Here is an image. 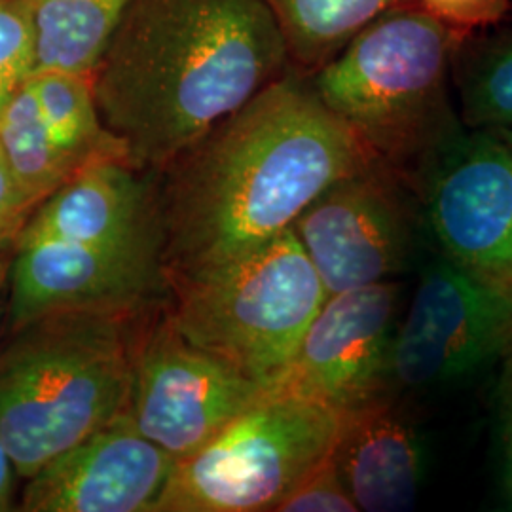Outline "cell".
<instances>
[{
    "label": "cell",
    "mask_w": 512,
    "mask_h": 512,
    "mask_svg": "<svg viewBox=\"0 0 512 512\" xmlns=\"http://www.w3.org/2000/svg\"><path fill=\"white\" fill-rule=\"evenodd\" d=\"M334 456L306 476L275 512H357Z\"/></svg>",
    "instance_id": "22"
},
{
    "label": "cell",
    "mask_w": 512,
    "mask_h": 512,
    "mask_svg": "<svg viewBox=\"0 0 512 512\" xmlns=\"http://www.w3.org/2000/svg\"><path fill=\"white\" fill-rule=\"evenodd\" d=\"M416 4L456 31L494 25L511 8V0H418Z\"/></svg>",
    "instance_id": "24"
},
{
    "label": "cell",
    "mask_w": 512,
    "mask_h": 512,
    "mask_svg": "<svg viewBox=\"0 0 512 512\" xmlns=\"http://www.w3.org/2000/svg\"><path fill=\"white\" fill-rule=\"evenodd\" d=\"M270 393L192 346L169 319L165 300L133 317L129 418L177 461L196 454Z\"/></svg>",
    "instance_id": "7"
},
{
    "label": "cell",
    "mask_w": 512,
    "mask_h": 512,
    "mask_svg": "<svg viewBox=\"0 0 512 512\" xmlns=\"http://www.w3.org/2000/svg\"><path fill=\"white\" fill-rule=\"evenodd\" d=\"M501 370L495 387V433L499 482L505 503L512 509V346L501 357Z\"/></svg>",
    "instance_id": "23"
},
{
    "label": "cell",
    "mask_w": 512,
    "mask_h": 512,
    "mask_svg": "<svg viewBox=\"0 0 512 512\" xmlns=\"http://www.w3.org/2000/svg\"><path fill=\"white\" fill-rule=\"evenodd\" d=\"M291 228L329 296L395 281L427 230L418 186L378 162L330 184Z\"/></svg>",
    "instance_id": "8"
},
{
    "label": "cell",
    "mask_w": 512,
    "mask_h": 512,
    "mask_svg": "<svg viewBox=\"0 0 512 512\" xmlns=\"http://www.w3.org/2000/svg\"><path fill=\"white\" fill-rule=\"evenodd\" d=\"M492 133H495L503 141V145L512 152V128L499 129V131H492Z\"/></svg>",
    "instance_id": "28"
},
{
    "label": "cell",
    "mask_w": 512,
    "mask_h": 512,
    "mask_svg": "<svg viewBox=\"0 0 512 512\" xmlns=\"http://www.w3.org/2000/svg\"><path fill=\"white\" fill-rule=\"evenodd\" d=\"M133 317L57 313L14 332L0 355V439L19 478L128 412Z\"/></svg>",
    "instance_id": "4"
},
{
    "label": "cell",
    "mask_w": 512,
    "mask_h": 512,
    "mask_svg": "<svg viewBox=\"0 0 512 512\" xmlns=\"http://www.w3.org/2000/svg\"><path fill=\"white\" fill-rule=\"evenodd\" d=\"M374 160L291 69L152 173L167 281L260 247Z\"/></svg>",
    "instance_id": "1"
},
{
    "label": "cell",
    "mask_w": 512,
    "mask_h": 512,
    "mask_svg": "<svg viewBox=\"0 0 512 512\" xmlns=\"http://www.w3.org/2000/svg\"><path fill=\"white\" fill-rule=\"evenodd\" d=\"M512 346V293L435 256L399 317L389 378L395 391L454 384Z\"/></svg>",
    "instance_id": "9"
},
{
    "label": "cell",
    "mask_w": 512,
    "mask_h": 512,
    "mask_svg": "<svg viewBox=\"0 0 512 512\" xmlns=\"http://www.w3.org/2000/svg\"><path fill=\"white\" fill-rule=\"evenodd\" d=\"M33 239L82 245L162 241L152 173L116 158L78 169L38 203L14 243Z\"/></svg>",
    "instance_id": "14"
},
{
    "label": "cell",
    "mask_w": 512,
    "mask_h": 512,
    "mask_svg": "<svg viewBox=\"0 0 512 512\" xmlns=\"http://www.w3.org/2000/svg\"><path fill=\"white\" fill-rule=\"evenodd\" d=\"M31 84L55 145L78 169L99 160H126L122 143L101 120L90 76L40 71Z\"/></svg>",
    "instance_id": "18"
},
{
    "label": "cell",
    "mask_w": 512,
    "mask_h": 512,
    "mask_svg": "<svg viewBox=\"0 0 512 512\" xmlns=\"http://www.w3.org/2000/svg\"><path fill=\"white\" fill-rule=\"evenodd\" d=\"M175 461L126 412L27 478L19 509L156 512Z\"/></svg>",
    "instance_id": "13"
},
{
    "label": "cell",
    "mask_w": 512,
    "mask_h": 512,
    "mask_svg": "<svg viewBox=\"0 0 512 512\" xmlns=\"http://www.w3.org/2000/svg\"><path fill=\"white\" fill-rule=\"evenodd\" d=\"M0 156L19 194L33 209L78 171L55 145L31 78L0 112Z\"/></svg>",
    "instance_id": "19"
},
{
    "label": "cell",
    "mask_w": 512,
    "mask_h": 512,
    "mask_svg": "<svg viewBox=\"0 0 512 512\" xmlns=\"http://www.w3.org/2000/svg\"><path fill=\"white\" fill-rule=\"evenodd\" d=\"M403 2L410 0H264L302 74L317 71L372 19Z\"/></svg>",
    "instance_id": "17"
},
{
    "label": "cell",
    "mask_w": 512,
    "mask_h": 512,
    "mask_svg": "<svg viewBox=\"0 0 512 512\" xmlns=\"http://www.w3.org/2000/svg\"><path fill=\"white\" fill-rule=\"evenodd\" d=\"M8 258L4 253H0V300H2V291H4V283H6V277H8Z\"/></svg>",
    "instance_id": "27"
},
{
    "label": "cell",
    "mask_w": 512,
    "mask_h": 512,
    "mask_svg": "<svg viewBox=\"0 0 512 512\" xmlns=\"http://www.w3.org/2000/svg\"><path fill=\"white\" fill-rule=\"evenodd\" d=\"M167 285L165 310L184 338L270 391L329 296L293 228Z\"/></svg>",
    "instance_id": "5"
},
{
    "label": "cell",
    "mask_w": 512,
    "mask_h": 512,
    "mask_svg": "<svg viewBox=\"0 0 512 512\" xmlns=\"http://www.w3.org/2000/svg\"><path fill=\"white\" fill-rule=\"evenodd\" d=\"M458 37L420 4L403 2L306 76L374 162L418 186L425 167L465 129L450 97Z\"/></svg>",
    "instance_id": "3"
},
{
    "label": "cell",
    "mask_w": 512,
    "mask_h": 512,
    "mask_svg": "<svg viewBox=\"0 0 512 512\" xmlns=\"http://www.w3.org/2000/svg\"><path fill=\"white\" fill-rule=\"evenodd\" d=\"M18 471L0 439V512L14 511L18 492Z\"/></svg>",
    "instance_id": "26"
},
{
    "label": "cell",
    "mask_w": 512,
    "mask_h": 512,
    "mask_svg": "<svg viewBox=\"0 0 512 512\" xmlns=\"http://www.w3.org/2000/svg\"><path fill=\"white\" fill-rule=\"evenodd\" d=\"M459 118L480 131L512 128V33L476 50L456 71Z\"/></svg>",
    "instance_id": "20"
},
{
    "label": "cell",
    "mask_w": 512,
    "mask_h": 512,
    "mask_svg": "<svg viewBox=\"0 0 512 512\" xmlns=\"http://www.w3.org/2000/svg\"><path fill=\"white\" fill-rule=\"evenodd\" d=\"M397 393L342 412L332 456L359 511L414 509L427 475V444Z\"/></svg>",
    "instance_id": "15"
},
{
    "label": "cell",
    "mask_w": 512,
    "mask_h": 512,
    "mask_svg": "<svg viewBox=\"0 0 512 512\" xmlns=\"http://www.w3.org/2000/svg\"><path fill=\"white\" fill-rule=\"evenodd\" d=\"M440 253L512 293V152L492 131L461 129L418 181Z\"/></svg>",
    "instance_id": "11"
},
{
    "label": "cell",
    "mask_w": 512,
    "mask_h": 512,
    "mask_svg": "<svg viewBox=\"0 0 512 512\" xmlns=\"http://www.w3.org/2000/svg\"><path fill=\"white\" fill-rule=\"evenodd\" d=\"M342 414L270 393L196 454L179 459L156 512H270L334 454Z\"/></svg>",
    "instance_id": "6"
},
{
    "label": "cell",
    "mask_w": 512,
    "mask_h": 512,
    "mask_svg": "<svg viewBox=\"0 0 512 512\" xmlns=\"http://www.w3.org/2000/svg\"><path fill=\"white\" fill-rule=\"evenodd\" d=\"M31 213L33 205L19 194L0 156V253H4L8 245H14Z\"/></svg>",
    "instance_id": "25"
},
{
    "label": "cell",
    "mask_w": 512,
    "mask_h": 512,
    "mask_svg": "<svg viewBox=\"0 0 512 512\" xmlns=\"http://www.w3.org/2000/svg\"><path fill=\"white\" fill-rule=\"evenodd\" d=\"M399 317L397 281L330 294L272 391L329 404L340 414L391 391L389 363Z\"/></svg>",
    "instance_id": "12"
},
{
    "label": "cell",
    "mask_w": 512,
    "mask_h": 512,
    "mask_svg": "<svg viewBox=\"0 0 512 512\" xmlns=\"http://www.w3.org/2000/svg\"><path fill=\"white\" fill-rule=\"evenodd\" d=\"M126 4L128 0H33L35 73L63 71L92 78Z\"/></svg>",
    "instance_id": "16"
},
{
    "label": "cell",
    "mask_w": 512,
    "mask_h": 512,
    "mask_svg": "<svg viewBox=\"0 0 512 512\" xmlns=\"http://www.w3.org/2000/svg\"><path fill=\"white\" fill-rule=\"evenodd\" d=\"M33 0H0V112L35 73Z\"/></svg>",
    "instance_id": "21"
},
{
    "label": "cell",
    "mask_w": 512,
    "mask_h": 512,
    "mask_svg": "<svg viewBox=\"0 0 512 512\" xmlns=\"http://www.w3.org/2000/svg\"><path fill=\"white\" fill-rule=\"evenodd\" d=\"M291 69L264 0H128L92 86L128 164L156 173Z\"/></svg>",
    "instance_id": "2"
},
{
    "label": "cell",
    "mask_w": 512,
    "mask_h": 512,
    "mask_svg": "<svg viewBox=\"0 0 512 512\" xmlns=\"http://www.w3.org/2000/svg\"><path fill=\"white\" fill-rule=\"evenodd\" d=\"M8 275L12 332L57 313L133 317L169 293L160 239L120 245L21 241L14 243Z\"/></svg>",
    "instance_id": "10"
}]
</instances>
